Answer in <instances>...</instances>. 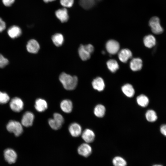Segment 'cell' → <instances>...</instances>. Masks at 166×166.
<instances>
[{
  "mask_svg": "<svg viewBox=\"0 0 166 166\" xmlns=\"http://www.w3.org/2000/svg\"><path fill=\"white\" fill-rule=\"evenodd\" d=\"M93 88L99 91H103L105 87V84L103 80L100 77L94 79L92 82Z\"/></svg>",
  "mask_w": 166,
  "mask_h": 166,
  "instance_id": "obj_16",
  "label": "cell"
},
{
  "mask_svg": "<svg viewBox=\"0 0 166 166\" xmlns=\"http://www.w3.org/2000/svg\"><path fill=\"white\" fill-rule=\"evenodd\" d=\"M81 136L86 143H89L93 141L95 137V135L92 130L86 129L82 132Z\"/></svg>",
  "mask_w": 166,
  "mask_h": 166,
  "instance_id": "obj_13",
  "label": "cell"
},
{
  "mask_svg": "<svg viewBox=\"0 0 166 166\" xmlns=\"http://www.w3.org/2000/svg\"><path fill=\"white\" fill-rule=\"evenodd\" d=\"M40 45L38 42L35 40L32 39L28 42L26 45L27 51L31 53H37L39 49Z\"/></svg>",
  "mask_w": 166,
  "mask_h": 166,
  "instance_id": "obj_10",
  "label": "cell"
},
{
  "mask_svg": "<svg viewBox=\"0 0 166 166\" xmlns=\"http://www.w3.org/2000/svg\"><path fill=\"white\" fill-rule=\"evenodd\" d=\"M6 28V24L5 22L0 18V32H2Z\"/></svg>",
  "mask_w": 166,
  "mask_h": 166,
  "instance_id": "obj_34",
  "label": "cell"
},
{
  "mask_svg": "<svg viewBox=\"0 0 166 166\" xmlns=\"http://www.w3.org/2000/svg\"><path fill=\"white\" fill-rule=\"evenodd\" d=\"M56 17L62 22H67L68 20L69 16L67 10L65 8L58 9L55 12Z\"/></svg>",
  "mask_w": 166,
  "mask_h": 166,
  "instance_id": "obj_15",
  "label": "cell"
},
{
  "mask_svg": "<svg viewBox=\"0 0 166 166\" xmlns=\"http://www.w3.org/2000/svg\"><path fill=\"white\" fill-rule=\"evenodd\" d=\"M77 152L80 155L87 157L91 154L92 149L91 146L86 143L79 146L77 149Z\"/></svg>",
  "mask_w": 166,
  "mask_h": 166,
  "instance_id": "obj_9",
  "label": "cell"
},
{
  "mask_svg": "<svg viewBox=\"0 0 166 166\" xmlns=\"http://www.w3.org/2000/svg\"><path fill=\"white\" fill-rule=\"evenodd\" d=\"M114 166H126L127 162L122 157L117 156L115 157L112 161Z\"/></svg>",
  "mask_w": 166,
  "mask_h": 166,
  "instance_id": "obj_28",
  "label": "cell"
},
{
  "mask_svg": "<svg viewBox=\"0 0 166 166\" xmlns=\"http://www.w3.org/2000/svg\"><path fill=\"white\" fill-rule=\"evenodd\" d=\"M59 79L64 88L67 90H73L76 87L78 78L76 76H72L64 72L61 74Z\"/></svg>",
  "mask_w": 166,
  "mask_h": 166,
  "instance_id": "obj_1",
  "label": "cell"
},
{
  "mask_svg": "<svg viewBox=\"0 0 166 166\" xmlns=\"http://www.w3.org/2000/svg\"><path fill=\"white\" fill-rule=\"evenodd\" d=\"M94 47L91 44L84 45H81L78 49L79 56L83 61H86L89 59L91 54L93 52Z\"/></svg>",
  "mask_w": 166,
  "mask_h": 166,
  "instance_id": "obj_2",
  "label": "cell"
},
{
  "mask_svg": "<svg viewBox=\"0 0 166 166\" xmlns=\"http://www.w3.org/2000/svg\"><path fill=\"white\" fill-rule=\"evenodd\" d=\"M152 166H163L160 164H155L153 165Z\"/></svg>",
  "mask_w": 166,
  "mask_h": 166,
  "instance_id": "obj_37",
  "label": "cell"
},
{
  "mask_svg": "<svg viewBox=\"0 0 166 166\" xmlns=\"http://www.w3.org/2000/svg\"><path fill=\"white\" fill-rule=\"evenodd\" d=\"M106 109L105 107L101 104L97 105L94 109L95 115L98 117H102L105 113Z\"/></svg>",
  "mask_w": 166,
  "mask_h": 166,
  "instance_id": "obj_23",
  "label": "cell"
},
{
  "mask_svg": "<svg viewBox=\"0 0 166 166\" xmlns=\"http://www.w3.org/2000/svg\"><path fill=\"white\" fill-rule=\"evenodd\" d=\"M143 42L146 47L150 48L155 45L156 39L153 35L149 34L144 37L143 39Z\"/></svg>",
  "mask_w": 166,
  "mask_h": 166,
  "instance_id": "obj_21",
  "label": "cell"
},
{
  "mask_svg": "<svg viewBox=\"0 0 166 166\" xmlns=\"http://www.w3.org/2000/svg\"><path fill=\"white\" fill-rule=\"evenodd\" d=\"M10 106L12 110L16 112H19L23 109L24 104L21 99L15 97L10 101Z\"/></svg>",
  "mask_w": 166,
  "mask_h": 166,
  "instance_id": "obj_5",
  "label": "cell"
},
{
  "mask_svg": "<svg viewBox=\"0 0 166 166\" xmlns=\"http://www.w3.org/2000/svg\"><path fill=\"white\" fill-rule=\"evenodd\" d=\"M142 61L139 58H133L130 63V67L133 71H136L140 70L142 67Z\"/></svg>",
  "mask_w": 166,
  "mask_h": 166,
  "instance_id": "obj_18",
  "label": "cell"
},
{
  "mask_svg": "<svg viewBox=\"0 0 166 166\" xmlns=\"http://www.w3.org/2000/svg\"><path fill=\"white\" fill-rule=\"evenodd\" d=\"M10 100V97L5 92L0 91V104H5L7 103Z\"/></svg>",
  "mask_w": 166,
  "mask_h": 166,
  "instance_id": "obj_29",
  "label": "cell"
},
{
  "mask_svg": "<svg viewBox=\"0 0 166 166\" xmlns=\"http://www.w3.org/2000/svg\"><path fill=\"white\" fill-rule=\"evenodd\" d=\"M136 101L139 106L145 107L148 105L149 100L147 96L144 94H141L137 97Z\"/></svg>",
  "mask_w": 166,
  "mask_h": 166,
  "instance_id": "obj_24",
  "label": "cell"
},
{
  "mask_svg": "<svg viewBox=\"0 0 166 166\" xmlns=\"http://www.w3.org/2000/svg\"><path fill=\"white\" fill-rule=\"evenodd\" d=\"M48 123L51 128L55 130L60 128L63 124L54 118L49 119L48 120Z\"/></svg>",
  "mask_w": 166,
  "mask_h": 166,
  "instance_id": "obj_27",
  "label": "cell"
},
{
  "mask_svg": "<svg viewBox=\"0 0 166 166\" xmlns=\"http://www.w3.org/2000/svg\"><path fill=\"white\" fill-rule=\"evenodd\" d=\"M146 119L149 122H154L157 119L156 112L153 110L150 109L147 110L145 114Z\"/></svg>",
  "mask_w": 166,
  "mask_h": 166,
  "instance_id": "obj_26",
  "label": "cell"
},
{
  "mask_svg": "<svg viewBox=\"0 0 166 166\" xmlns=\"http://www.w3.org/2000/svg\"><path fill=\"white\" fill-rule=\"evenodd\" d=\"M15 0H2L3 4L6 6H11L14 2Z\"/></svg>",
  "mask_w": 166,
  "mask_h": 166,
  "instance_id": "obj_33",
  "label": "cell"
},
{
  "mask_svg": "<svg viewBox=\"0 0 166 166\" xmlns=\"http://www.w3.org/2000/svg\"><path fill=\"white\" fill-rule=\"evenodd\" d=\"M123 93L127 97H132L135 94V90L133 86L130 84H126L121 88Z\"/></svg>",
  "mask_w": 166,
  "mask_h": 166,
  "instance_id": "obj_20",
  "label": "cell"
},
{
  "mask_svg": "<svg viewBox=\"0 0 166 166\" xmlns=\"http://www.w3.org/2000/svg\"><path fill=\"white\" fill-rule=\"evenodd\" d=\"M106 48L109 54H115L118 52L120 49V45L116 41L110 40L107 42Z\"/></svg>",
  "mask_w": 166,
  "mask_h": 166,
  "instance_id": "obj_6",
  "label": "cell"
},
{
  "mask_svg": "<svg viewBox=\"0 0 166 166\" xmlns=\"http://www.w3.org/2000/svg\"><path fill=\"white\" fill-rule=\"evenodd\" d=\"M107 65L108 69L112 73L116 72L119 68L117 62L114 59L108 61L107 62Z\"/></svg>",
  "mask_w": 166,
  "mask_h": 166,
  "instance_id": "obj_25",
  "label": "cell"
},
{
  "mask_svg": "<svg viewBox=\"0 0 166 166\" xmlns=\"http://www.w3.org/2000/svg\"><path fill=\"white\" fill-rule=\"evenodd\" d=\"M53 118L57 120L62 124L64 123V118L59 113H54L53 115Z\"/></svg>",
  "mask_w": 166,
  "mask_h": 166,
  "instance_id": "obj_32",
  "label": "cell"
},
{
  "mask_svg": "<svg viewBox=\"0 0 166 166\" xmlns=\"http://www.w3.org/2000/svg\"><path fill=\"white\" fill-rule=\"evenodd\" d=\"M118 57L120 61L123 63H126L129 59L132 58V53L128 49H124L119 52Z\"/></svg>",
  "mask_w": 166,
  "mask_h": 166,
  "instance_id": "obj_12",
  "label": "cell"
},
{
  "mask_svg": "<svg viewBox=\"0 0 166 166\" xmlns=\"http://www.w3.org/2000/svg\"><path fill=\"white\" fill-rule=\"evenodd\" d=\"M52 40L53 44L57 47L61 46L64 42L63 36L60 33H56L53 35Z\"/></svg>",
  "mask_w": 166,
  "mask_h": 166,
  "instance_id": "obj_22",
  "label": "cell"
},
{
  "mask_svg": "<svg viewBox=\"0 0 166 166\" xmlns=\"http://www.w3.org/2000/svg\"><path fill=\"white\" fill-rule=\"evenodd\" d=\"M43 0L46 3H47L49 2H51L54 1L55 0Z\"/></svg>",
  "mask_w": 166,
  "mask_h": 166,
  "instance_id": "obj_36",
  "label": "cell"
},
{
  "mask_svg": "<svg viewBox=\"0 0 166 166\" xmlns=\"http://www.w3.org/2000/svg\"><path fill=\"white\" fill-rule=\"evenodd\" d=\"M6 128L9 132L14 133L17 136L21 135L23 131L22 124L15 121H10L6 125Z\"/></svg>",
  "mask_w": 166,
  "mask_h": 166,
  "instance_id": "obj_3",
  "label": "cell"
},
{
  "mask_svg": "<svg viewBox=\"0 0 166 166\" xmlns=\"http://www.w3.org/2000/svg\"><path fill=\"white\" fill-rule=\"evenodd\" d=\"M60 2L65 7H70L73 4L74 0H60Z\"/></svg>",
  "mask_w": 166,
  "mask_h": 166,
  "instance_id": "obj_30",
  "label": "cell"
},
{
  "mask_svg": "<svg viewBox=\"0 0 166 166\" xmlns=\"http://www.w3.org/2000/svg\"><path fill=\"white\" fill-rule=\"evenodd\" d=\"M69 130L71 135L74 137H78L82 133L81 127L77 123L71 124L69 126Z\"/></svg>",
  "mask_w": 166,
  "mask_h": 166,
  "instance_id": "obj_11",
  "label": "cell"
},
{
  "mask_svg": "<svg viewBox=\"0 0 166 166\" xmlns=\"http://www.w3.org/2000/svg\"><path fill=\"white\" fill-rule=\"evenodd\" d=\"M34 118V115L33 113L29 111L26 112L23 115L21 124L26 127L30 126L33 124Z\"/></svg>",
  "mask_w": 166,
  "mask_h": 166,
  "instance_id": "obj_7",
  "label": "cell"
},
{
  "mask_svg": "<svg viewBox=\"0 0 166 166\" xmlns=\"http://www.w3.org/2000/svg\"><path fill=\"white\" fill-rule=\"evenodd\" d=\"M9 62L8 59L0 54V68L4 67L8 64Z\"/></svg>",
  "mask_w": 166,
  "mask_h": 166,
  "instance_id": "obj_31",
  "label": "cell"
},
{
  "mask_svg": "<svg viewBox=\"0 0 166 166\" xmlns=\"http://www.w3.org/2000/svg\"><path fill=\"white\" fill-rule=\"evenodd\" d=\"M9 36L12 39H14L20 36L22 34L21 29L19 26L14 25L10 27L7 30Z\"/></svg>",
  "mask_w": 166,
  "mask_h": 166,
  "instance_id": "obj_14",
  "label": "cell"
},
{
  "mask_svg": "<svg viewBox=\"0 0 166 166\" xmlns=\"http://www.w3.org/2000/svg\"><path fill=\"white\" fill-rule=\"evenodd\" d=\"M60 106L63 112L66 113H69L72 110L73 104L70 100L65 99L61 101Z\"/></svg>",
  "mask_w": 166,
  "mask_h": 166,
  "instance_id": "obj_19",
  "label": "cell"
},
{
  "mask_svg": "<svg viewBox=\"0 0 166 166\" xmlns=\"http://www.w3.org/2000/svg\"><path fill=\"white\" fill-rule=\"evenodd\" d=\"M4 155L6 161L11 164L15 163L17 158V154L11 148H7L4 150Z\"/></svg>",
  "mask_w": 166,
  "mask_h": 166,
  "instance_id": "obj_8",
  "label": "cell"
},
{
  "mask_svg": "<svg viewBox=\"0 0 166 166\" xmlns=\"http://www.w3.org/2000/svg\"><path fill=\"white\" fill-rule=\"evenodd\" d=\"M161 133L164 136H166V124H164L160 127Z\"/></svg>",
  "mask_w": 166,
  "mask_h": 166,
  "instance_id": "obj_35",
  "label": "cell"
},
{
  "mask_svg": "<svg viewBox=\"0 0 166 166\" xmlns=\"http://www.w3.org/2000/svg\"><path fill=\"white\" fill-rule=\"evenodd\" d=\"M152 32L154 34H159L163 31V29L161 26L159 18L157 17H154L151 18L149 22Z\"/></svg>",
  "mask_w": 166,
  "mask_h": 166,
  "instance_id": "obj_4",
  "label": "cell"
},
{
  "mask_svg": "<svg viewBox=\"0 0 166 166\" xmlns=\"http://www.w3.org/2000/svg\"><path fill=\"white\" fill-rule=\"evenodd\" d=\"M34 106L37 111L39 112H42L45 111L47 109L48 104L45 100L38 98L36 100Z\"/></svg>",
  "mask_w": 166,
  "mask_h": 166,
  "instance_id": "obj_17",
  "label": "cell"
}]
</instances>
